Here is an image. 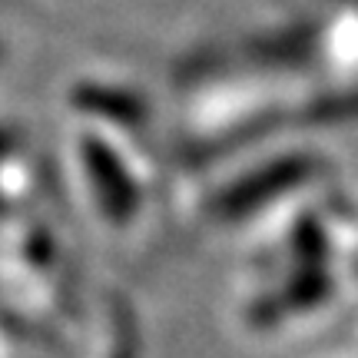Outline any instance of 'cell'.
<instances>
[{"mask_svg":"<svg viewBox=\"0 0 358 358\" xmlns=\"http://www.w3.org/2000/svg\"><path fill=\"white\" fill-rule=\"evenodd\" d=\"M0 150H3V136H0Z\"/></svg>","mask_w":358,"mask_h":358,"instance_id":"obj_1","label":"cell"}]
</instances>
